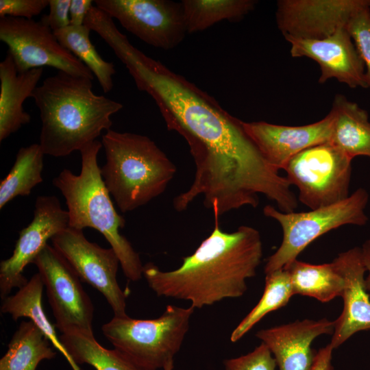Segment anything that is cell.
I'll return each instance as SVG.
<instances>
[{"mask_svg":"<svg viewBox=\"0 0 370 370\" xmlns=\"http://www.w3.org/2000/svg\"><path fill=\"white\" fill-rule=\"evenodd\" d=\"M0 40L8 45L18 72L47 66L71 75L94 78L90 70L40 20L1 17Z\"/></svg>","mask_w":370,"mask_h":370,"instance_id":"8","label":"cell"},{"mask_svg":"<svg viewBox=\"0 0 370 370\" xmlns=\"http://www.w3.org/2000/svg\"><path fill=\"white\" fill-rule=\"evenodd\" d=\"M368 201L367 191L360 188L341 201L306 212H284L265 206L263 214L275 220L283 232L280 246L267 260L265 274L285 267L312 242L332 230L345 225L367 224Z\"/></svg>","mask_w":370,"mask_h":370,"instance_id":"6","label":"cell"},{"mask_svg":"<svg viewBox=\"0 0 370 370\" xmlns=\"http://www.w3.org/2000/svg\"><path fill=\"white\" fill-rule=\"evenodd\" d=\"M42 73V68L18 72L8 51L0 62V142L30 122L23 103L32 97Z\"/></svg>","mask_w":370,"mask_h":370,"instance_id":"18","label":"cell"},{"mask_svg":"<svg viewBox=\"0 0 370 370\" xmlns=\"http://www.w3.org/2000/svg\"><path fill=\"white\" fill-rule=\"evenodd\" d=\"M90 29L85 25H71L54 32L60 43L82 61L97 77L103 92H110L114 86L112 77L115 67L104 60L90 40Z\"/></svg>","mask_w":370,"mask_h":370,"instance_id":"26","label":"cell"},{"mask_svg":"<svg viewBox=\"0 0 370 370\" xmlns=\"http://www.w3.org/2000/svg\"><path fill=\"white\" fill-rule=\"evenodd\" d=\"M284 269L289 274L294 295L311 297L323 303L342 295L344 278L334 261L313 264L296 259Z\"/></svg>","mask_w":370,"mask_h":370,"instance_id":"21","label":"cell"},{"mask_svg":"<svg viewBox=\"0 0 370 370\" xmlns=\"http://www.w3.org/2000/svg\"><path fill=\"white\" fill-rule=\"evenodd\" d=\"M49 0H1L0 17L32 19L49 6Z\"/></svg>","mask_w":370,"mask_h":370,"instance_id":"30","label":"cell"},{"mask_svg":"<svg viewBox=\"0 0 370 370\" xmlns=\"http://www.w3.org/2000/svg\"><path fill=\"white\" fill-rule=\"evenodd\" d=\"M71 0H49V12L40 21L54 32L71 25L70 6Z\"/></svg>","mask_w":370,"mask_h":370,"instance_id":"31","label":"cell"},{"mask_svg":"<svg viewBox=\"0 0 370 370\" xmlns=\"http://www.w3.org/2000/svg\"><path fill=\"white\" fill-rule=\"evenodd\" d=\"M195 309L167 305L162 315L151 319L114 316L101 331L115 349L145 370L173 369Z\"/></svg>","mask_w":370,"mask_h":370,"instance_id":"5","label":"cell"},{"mask_svg":"<svg viewBox=\"0 0 370 370\" xmlns=\"http://www.w3.org/2000/svg\"><path fill=\"white\" fill-rule=\"evenodd\" d=\"M43 288L44 284L39 273H35L15 294L2 299L1 312L9 314L14 321L21 317L29 318L44 333L51 345L63 354L73 369L80 370L71 360L57 336L54 325L45 312L42 301Z\"/></svg>","mask_w":370,"mask_h":370,"instance_id":"20","label":"cell"},{"mask_svg":"<svg viewBox=\"0 0 370 370\" xmlns=\"http://www.w3.org/2000/svg\"><path fill=\"white\" fill-rule=\"evenodd\" d=\"M362 257L364 264L368 272L367 276L365 278V288L367 291H370V239L366 241L362 247H360Z\"/></svg>","mask_w":370,"mask_h":370,"instance_id":"34","label":"cell"},{"mask_svg":"<svg viewBox=\"0 0 370 370\" xmlns=\"http://www.w3.org/2000/svg\"><path fill=\"white\" fill-rule=\"evenodd\" d=\"M347 29L365 64L366 88L370 89V6L356 12Z\"/></svg>","mask_w":370,"mask_h":370,"instance_id":"28","label":"cell"},{"mask_svg":"<svg viewBox=\"0 0 370 370\" xmlns=\"http://www.w3.org/2000/svg\"><path fill=\"white\" fill-rule=\"evenodd\" d=\"M334 349L329 343L321 348L315 354L310 370H333L332 356Z\"/></svg>","mask_w":370,"mask_h":370,"instance_id":"33","label":"cell"},{"mask_svg":"<svg viewBox=\"0 0 370 370\" xmlns=\"http://www.w3.org/2000/svg\"><path fill=\"white\" fill-rule=\"evenodd\" d=\"M33 263L46 287L56 328L61 333L75 330L93 332L92 302L64 257L47 244Z\"/></svg>","mask_w":370,"mask_h":370,"instance_id":"9","label":"cell"},{"mask_svg":"<svg viewBox=\"0 0 370 370\" xmlns=\"http://www.w3.org/2000/svg\"><path fill=\"white\" fill-rule=\"evenodd\" d=\"M214 215L213 231L177 269L164 271L151 262L144 265L143 277L157 296L201 308L247 291V280L256 275L263 255L260 234L247 225L223 232Z\"/></svg>","mask_w":370,"mask_h":370,"instance_id":"1","label":"cell"},{"mask_svg":"<svg viewBox=\"0 0 370 370\" xmlns=\"http://www.w3.org/2000/svg\"><path fill=\"white\" fill-rule=\"evenodd\" d=\"M53 247L68 261L82 282L100 292L114 316L126 314L127 294L117 281L119 259L110 247L90 242L83 230L68 227L52 239Z\"/></svg>","mask_w":370,"mask_h":370,"instance_id":"11","label":"cell"},{"mask_svg":"<svg viewBox=\"0 0 370 370\" xmlns=\"http://www.w3.org/2000/svg\"><path fill=\"white\" fill-rule=\"evenodd\" d=\"M343 276L345 286L341 297L343 308L334 321L330 345L334 349L355 333L370 330V299L365 288V273L360 247L342 252L333 260Z\"/></svg>","mask_w":370,"mask_h":370,"instance_id":"16","label":"cell"},{"mask_svg":"<svg viewBox=\"0 0 370 370\" xmlns=\"http://www.w3.org/2000/svg\"><path fill=\"white\" fill-rule=\"evenodd\" d=\"M51 345L33 321H23L0 360V370H36L41 361L56 357V352Z\"/></svg>","mask_w":370,"mask_h":370,"instance_id":"23","label":"cell"},{"mask_svg":"<svg viewBox=\"0 0 370 370\" xmlns=\"http://www.w3.org/2000/svg\"><path fill=\"white\" fill-rule=\"evenodd\" d=\"M69 227L67 210L53 195L38 196L32 222L19 232L12 255L0 263V295L4 299L11 291L20 288L28 280L23 272L47 245V241Z\"/></svg>","mask_w":370,"mask_h":370,"instance_id":"12","label":"cell"},{"mask_svg":"<svg viewBox=\"0 0 370 370\" xmlns=\"http://www.w3.org/2000/svg\"><path fill=\"white\" fill-rule=\"evenodd\" d=\"M188 33L204 31L217 23L238 21L253 10V0H183Z\"/></svg>","mask_w":370,"mask_h":370,"instance_id":"25","label":"cell"},{"mask_svg":"<svg viewBox=\"0 0 370 370\" xmlns=\"http://www.w3.org/2000/svg\"><path fill=\"white\" fill-rule=\"evenodd\" d=\"M333 127L330 142L353 160L370 158V121L368 112L343 95L334 97L330 111Z\"/></svg>","mask_w":370,"mask_h":370,"instance_id":"19","label":"cell"},{"mask_svg":"<svg viewBox=\"0 0 370 370\" xmlns=\"http://www.w3.org/2000/svg\"><path fill=\"white\" fill-rule=\"evenodd\" d=\"M96 6L143 42L169 50L187 32L182 2L169 0H96Z\"/></svg>","mask_w":370,"mask_h":370,"instance_id":"10","label":"cell"},{"mask_svg":"<svg viewBox=\"0 0 370 370\" xmlns=\"http://www.w3.org/2000/svg\"><path fill=\"white\" fill-rule=\"evenodd\" d=\"M59 338L76 366L88 364L96 370H145L119 350L103 347L93 332L70 330Z\"/></svg>","mask_w":370,"mask_h":370,"instance_id":"22","label":"cell"},{"mask_svg":"<svg viewBox=\"0 0 370 370\" xmlns=\"http://www.w3.org/2000/svg\"><path fill=\"white\" fill-rule=\"evenodd\" d=\"M101 175L119 210L131 212L164 192L177 168L148 136L108 130L101 137Z\"/></svg>","mask_w":370,"mask_h":370,"instance_id":"4","label":"cell"},{"mask_svg":"<svg viewBox=\"0 0 370 370\" xmlns=\"http://www.w3.org/2000/svg\"><path fill=\"white\" fill-rule=\"evenodd\" d=\"M92 6V1L91 0H71L70 6L71 25H84L86 18Z\"/></svg>","mask_w":370,"mask_h":370,"instance_id":"32","label":"cell"},{"mask_svg":"<svg viewBox=\"0 0 370 370\" xmlns=\"http://www.w3.org/2000/svg\"><path fill=\"white\" fill-rule=\"evenodd\" d=\"M334 329V321L306 319L260 330L256 336L269 347L280 370H310L316 354L312 341Z\"/></svg>","mask_w":370,"mask_h":370,"instance_id":"17","label":"cell"},{"mask_svg":"<svg viewBox=\"0 0 370 370\" xmlns=\"http://www.w3.org/2000/svg\"><path fill=\"white\" fill-rule=\"evenodd\" d=\"M294 295L288 271L282 268L266 274L263 294L255 307L243 319L230 336V341H239L265 315L285 306Z\"/></svg>","mask_w":370,"mask_h":370,"instance_id":"27","label":"cell"},{"mask_svg":"<svg viewBox=\"0 0 370 370\" xmlns=\"http://www.w3.org/2000/svg\"><path fill=\"white\" fill-rule=\"evenodd\" d=\"M370 0H280L275 13L283 36L321 39L347 27L359 10Z\"/></svg>","mask_w":370,"mask_h":370,"instance_id":"13","label":"cell"},{"mask_svg":"<svg viewBox=\"0 0 370 370\" xmlns=\"http://www.w3.org/2000/svg\"><path fill=\"white\" fill-rule=\"evenodd\" d=\"M243 127L259 151L275 169H283L295 156L312 146L330 142L333 116L313 123L288 126L264 121L243 122Z\"/></svg>","mask_w":370,"mask_h":370,"instance_id":"15","label":"cell"},{"mask_svg":"<svg viewBox=\"0 0 370 370\" xmlns=\"http://www.w3.org/2000/svg\"><path fill=\"white\" fill-rule=\"evenodd\" d=\"M290 43L293 58L306 57L318 63L319 82L334 78L349 88H366L365 68L347 27L337 29L321 39H307L284 36Z\"/></svg>","mask_w":370,"mask_h":370,"instance_id":"14","label":"cell"},{"mask_svg":"<svg viewBox=\"0 0 370 370\" xmlns=\"http://www.w3.org/2000/svg\"><path fill=\"white\" fill-rule=\"evenodd\" d=\"M269 347L261 343L252 352L223 361L225 370H275L277 363Z\"/></svg>","mask_w":370,"mask_h":370,"instance_id":"29","label":"cell"},{"mask_svg":"<svg viewBox=\"0 0 370 370\" xmlns=\"http://www.w3.org/2000/svg\"><path fill=\"white\" fill-rule=\"evenodd\" d=\"M102 147L101 142L96 140L82 147L80 173L75 175L65 169L52 182L65 198L69 227L99 231L117 255L125 277L136 282L143 276L144 265L138 253L120 233L125 220L115 210L101 175L97 154Z\"/></svg>","mask_w":370,"mask_h":370,"instance_id":"3","label":"cell"},{"mask_svg":"<svg viewBox=\"0 0 370 370\" xmlns=\"http://www.w3.org/2000/svg\"><path fill=\"white\" fill-rule=\"evenodd\" d=\"M92 80L58 71L34 90L41 121L39 145L45 154L67 156L110 130L111 116L123 106L95 94Z\"/></svg>","mask_w":370,"mask_h":370,"instance_id":"2","label":"cell"},{"mask_svg":"<svg viewBox=\"0 0 370 370\" xmlns=\"http://www.w3.org/2000/svg\"><path fill=\"white\" fill-rule=\"evenodd\" d=\"M352 159L327 142L309 147L293 157L283 169L299 200L310 210L346 199L352 175Z\"/></svg>","mask_w":370,"mask_h":370,"instance_id":"7","label":"cell"},{"mask_svg":"<svg viewBox=\"0 0 370 370\" xmlns=\"http://www.w3.org/2000/svg\"><path fill=\"white\" fill-rule=\"evenodd\" d=\"M44 155L37 143L20 148L14 165L0 183V209L17 196H28L42 182Z\"/></svg>","mask_w":370,"mask_h":370,"instance_id":"24","label":"cell"}]
</instances>
